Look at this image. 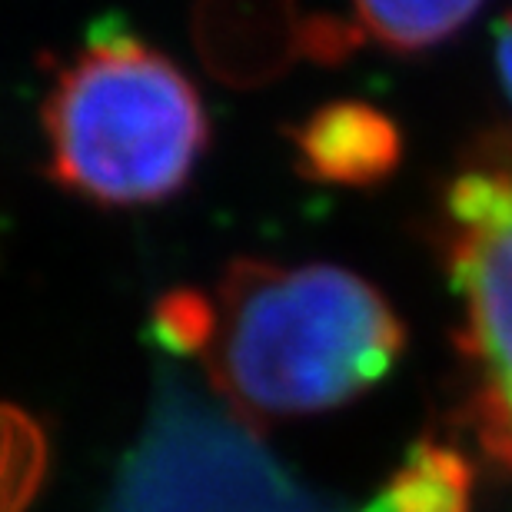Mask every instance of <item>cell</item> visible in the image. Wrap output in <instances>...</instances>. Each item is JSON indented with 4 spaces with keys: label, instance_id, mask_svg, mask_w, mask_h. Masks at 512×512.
Masks as SVG:
<instances>
[{
    "label": "cell",
    "instance_id": "1",
    "mask_svg": "<svg viewBox=\"0 0 512 512\" xmlns=\"http://www.w3.org/2000/svg\"><path fill=\"white\" fill-rule=\"evenodd\" d=\"M153 330L253 419L350 403L393 370L406 340L393 303L360 273L266 260H233L213 293L163 296Z\"/></svg>",
    "mask_w": 512,
    "mask_h": 512
},
{
    "label": "cell",
    "instance_id": "2",
    "mask_svg": "<svg viewBox=\"0 0 512 512\" xmlns=\"http://www.w3.org/2000/svg\"><path fill=\"white\" fill-rule=\"evenodd\" d=\"M47 170L100 207H153L187 187L210 143L193 80L147 40L97 34L44 100Z\"/></svg>",
    "mask_w": 512,
    "mask_h": 512
},
{
    "label": "cell",
    "instance_id": "7",
    "mask_svg": "<svg viewBox=\"0 0 512 512\" xmlns=\"http://www.w3.org/2000/svg\"><path fill=\"white\" fill-rule=\"evenodd\" d=\"M47 473V439L24 409L0 403V512H24Z\"/></svg>",
    "mask_w": 512,
    "mask_h": 512
},
{
    "label": "cell",
    "instance_id": "3",
    "mask_svg": "<svg viewBox=\"0 0 512 512\" xmlns=\"http://www.w3.org/2000/svg\"><path fill=\"white\" fill-rule=\"evenodd\" d=\"M446 256L476 376V433L512 466V163L469 170L449 187Z\"/></svg>",
    "mask_w": 512,
    "mask_h": 512
},
{
    "label": "cell",
    "instance_id": "6",
    "mask_svg": "<svg viewBox=\"0 0 512 512\" xmlns=\"http://www.w3.org/2000/svg\"><path fill=\"white\" fill-rule=\"evenodd\" d=\"M483 0H353L366 37L399 54L443 44L469 24Z\"/></svg>",
    "mask_w": 512,
    "mask_h": 512
},
{
    "label": "cell",
    "instance_id": "4",
    "mask_svg": "<svg viewBox=\"0 0 512 512\" xmlns=\"http://www.w3.org/2000/svg\"><path fill=\"white\" fill-rule=\"evenodd\" d=\"M293 147L306 177L336 187H370L389 177L403 157L399 127L360 100L320 107L296 127Z\"/></svg>",
    "mask_w": 512,
    "mask_h": 512
},
{
    "label": "cell",
    "instance_id": "8",
    "mask_svg": "<svg viewBox=\"0 0 512 512\" xmlns=\"http://www.w3.org/2000/svg\"><path fill=\"white\" fill-rule=\"evenodd\" d=\"M499 74L506 80V94L512 100V17L506 20L503 34H499Z\"/></svg>",
    "mask_w": 512,
    "mask_h": 512
},
{
    "label": "cell",
    "instance_id": "5",
    "mask_svg": "<svg viewBox=\"0 0 512 512\" xmlns=\"http://www.w3.org/2000/svg\"><path fill=\"white\" fill-rule=\"evenodd\" d=\"M473 473L456 449L423 443L376 499L373 512H469Z\"/></svg>",
    "mask_w": 512,
    "mask_h": 512
}]
</instances>
